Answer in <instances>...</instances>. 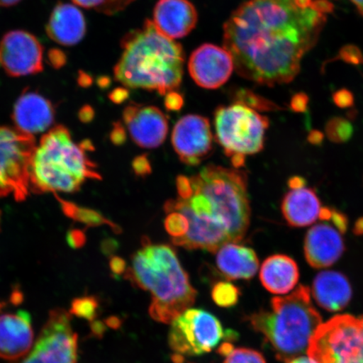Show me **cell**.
I'll return each instance as SVG.
<instances>
[{"label":"cell","instance_id":"cell-5","mask_svg":"<svg viewBox=\"0 0 363 363\" xmlns=\"http://www.w3.org/2000/svg\"><path fill=\"white\" fill-rule=\"evenodd\" d=\"M254 330L269 343L277 357L287 362L307 352L311 339L322 324L313 306L310 289L299 286L289 296L272 299L270 310L250 316Z\"/></svg>","mask_w":363,"mask_h":363},{"label":"cell","instance_id":"cell-36","mask_svg":"<svg viewBox=\"0 0 363 363\" xmlns=\"http://www.w3.org/2000/svg\"><path fill=\"white\" fill-rule=\"evenodd\" d=\"M333 101L340 108H350L353 106L354 97L350 91L342 89L334 94Z\"/></svg>","mask_w":363,"mask_h":363},{"label":"cell","instance_id":"cell-44","mask_svg":"<svg viewBox=\"0 0 363 363\" xmlns=\"http://www.w3.org/2000/svg\"><path fill=\"white\" fill-rule=\"evenodd\" d=\"M110 267L115 275L125 274L127 269L126 262L119 257H113L111 258Z\"/></svg>","mask_w":363,"mask_h":363},{"label":"cell","instance_id":"cell-24","mask_svg":"<svg viewBox=\"0 0 363 363\" xmlns=\"http://www.w3.org/2000/svg\"><path fill=\"white\" fill-rule=\"evenodd\" d=\"M298 278L297 263L286 255L267 257L261 267L262 284L272 294L280 295L291 291L296 286Z\"/></svg>","mask_w":363,"mask_h":363},{"label":"cell","instance_id":"cell-50","mask_svg":"<svg viewBox=\"0 0 363 363\" xmlns=\"http://www.w3.org/2000/svg\"><path fill=\"white\" fill-rule=\"evenodd\" d=\"M23 294L20 291V290H15L11 294V302L12 303H15V305H18L22 301Z\"/></svg>","mask_w":363,"mask_h":363},{"label":"cell","instance_id":"cell-9","mask_svg":"<svg viewBox=\"0 0 363 363\" xmlns=\"http://www.w3.org/2000/svg\"><path fill=\"white\" fill-rule=\"evenodd\" d=\"M35 148L33 135L0 126V198L13 195L17 201H25Z\"/></svg>","mask_w":363,"mask_h":363},{"label":"cell","instance_id":"cell-2","mask_svg":"<svg viewBox=\"0 0 363 363\" xmlns=\"http://www.w3.org/2000/svg\"><path fill=\"white\" fill-rule=\"evenodd\" d=\"M189 179L191 195L169 199L163 207L189 222L187 234L172 243L214 253L225 244L242 242L251 220L246 172L208 164Z\"/></svg>","mask_w":363,"mask_h":363},{"label":"cell","instance_id":"cell-26","mask_svg":"<svg viewBox=\"0 0 363 363\" xmlns=\"http://www.w3.org/2000/svg\"><path fill=\"white\" fill-rule=\"evenodd\" d=\"M235 103L242 104L243 106L252 108L254 111H275L281 110L276 104L260 96L252 91L248 89H239L233 94Z\"/></svg>","mask_w":363,"mask_h":363},{"label":"cell","instance_id":"cell-25","mask_svg":"<svg viewBox=\"0 0 363 363\" xmlns=\"http://www.w3.org/2000/svg\"><path fill=\"white\" fill-rule=\"evenodd\" d=\"M58 201L61 203L63 212L65 213L67 216L72 218V220L81 222V223L88 226L108 225L116 233H120L119 227L108 220L99 212L90 210V208L79 207L76 204L63 201L62 199H58Z\"/></svg>","mask_w":363,"mask_h":363},{"label":"cell","instance_id":"cell-53","mask_svg":"<svg viewBox=\"0 0 363 363\" xmlns=\"http://www.w3.org/2000/svg\"><path fill=\"white\" fill-rule=\"evenodd\" d=\"M354 233L357 235L363 234V218L357 220L355 227H354Z\"/></svg>","mask_w":363,"mask_h":363},{"label":"cell","instance_id":"cell-42","mask_svg":"<svg viewBox=\"0 0 363 363\" xmlns=\"http://www.w3.org/2000/svg\"><path fill=\"white\" fill-rule=\"evenodd\" d=\"M334 4L329 0H315L312 2L311 9L320 15L333 13L334 11Z\"/></svg>","mask_w":363,"mask_h":363},{"label":"cell","instance_id":"cell-46","mask_svg":"<svg viewBox=\"0 0 363 363\" xmlns=\"http://www.w3.org/2000/svg\"><path fill=\"white\" fill-rule=\"evenodd\" d=\"M77 6L86 9L96 8L97 10L106 0H72Z\"/></svg>","mask_w":363,"mask_h":363},{"label":"cell","instance_id":"cell-49","mask_svg":"<svg viewBox=\"0 0 363 363\" xmlns=\"http://www.w3.org/2000/svg\"><path fill=\"white\" fill-rule=\"evenodd\" d=\"M312 2V0H294L293 3L299 10H306L311 8Z\"/></svg>","mask_w":363,"mask_h":363},{"label":"cell","instance_id":"cell-1","mask_svg":"<svg viewBox=\"0 0 363 363\" xmlns=\"http://www.w3.org/2000/svg\"><path fill=\"white\" fill-rule=\"evenodd\" d=\"M325 20L312 9L299 10L291 0H248L224 26L225 48L243 78L271 87L287 84L298 74Z\"/></svg>","mask_w":363,"mask_h":363},{"label":"cell","instance_id":"cell-8","mask_svg":"<svg viewBox=\"0 0 363 363\" xmlns=\"http://www.w3.org/2000/svg\"><path fill=\"white\" fill-rule=\"evenodd\" d=\"M307 352L320 363H363V317L338 315L322 323Z\"/></svg>","mask_w":363,"mask_h":363},{"label":"cell","instance_id":"cell-20","mask_svg":"<svg viewBox=\"0 0 363 363\" xmlns=\"http://www.w3.org/2000/svg\"><path fill=\"white\" fill-rule=\"evenodd\" d=\"M45 30L53 42L71 47L83 40L87 26L79 9L60 2L54 7Z\"/></svg>","mask_w":363,"mask_h":363},{"label":"cell","instance_id":"cell-43","mask_svg":"<svg viewBox=\"0 0 363 363\" xmlns=\"http://www.w3.org/2000/svg\"><path fill=\"white\" fill-rule=\"evenodd\" d=\"M129 91L125 88H117L113 89L112 92L108 94V99L113 103L120 104L124 103L129 98Z\"/></svg>","mask_w":363,"mask_h":363},{"label":"cell","instance_id":"cell-23","mask_svg":"<svg viewBox=\"0 0 363 363\" xmlns=\"http://www.w3.org/2000/svg\"><path fill=\"white\" fill-rule=\"evenodd\" d=\"M318 305L325 311L335 312L348 305L352 288L346 277L335 271H324L315 277L312 288Z\"/></svg>","mask_w":363,"mask_h":363},{"label":"cell","instance_id":"cell-15","mask_svg":"<svg viewBox=\"0 0 363 363\" xmlns=\"http://www.w3.org/2000/svg\"><path fill=\"white\" fill-rule=\"evenodd\" d=\"M123 121L133 142L143 148H157L165 142L169 122L157 107L130 104L123 111Z\"/></svg>","mask_w":363,"mask_h":363},{"label":"cell","instance_id":"cell-47","mask_svg":"<svg viewBox=\"0 0 363 363\" xmlns=\"http://www.w3.org/2000/svg\"><path fill=\"white\" fill-rule=\"evenodd\" d=\"M79 84L81 87L88 88L93 83V79L91 77L85 74L84 72H79V79H78Z\"/></svg>","mask_w":363,"mask_h":363},{"label":"cell","instance_id":"cell-39","mask_svg":"<svg viewBox=\"0 0 363 363\" xmlns=\"http://www.w3.org/2000/svg\"><path fill=\"white\" fill-rule=\"evenodd\" d=\"M67 242L69 246L78 249L84 246L86 242L85 234L80 230H72L67 233Z\"/></svg>","mask_w":363,"mask_h":363},{"label":"cell","instance_id":"cell-37","mask_svg":"<svg viewBox=\"0 0 363 363\" xmlns=\"http://www.w3.org/2000/svg\"><path fill=\"white\" fill-rule=\"evenodd\" d=\"M48 57L50 65L52 67L56 68V69H59V68L65 66L67 61L66 53L57 48L50 50Z\"/></svg>","mask_w":363,"mask_h":363},{"label":"cell","instance_id":"cell-41","mask_svg":"<svg viewBox=\"0 0 363 363\" xmlns=\"http://www.w3.org/2000/svg\"><path fill=\"white\" fill-rule=\"evenodd\" d=\"M308 97L306 94L299 93L294 95L290 103V107L295 112H305L307 110Z\"/></svg>","mask_w":363,"mask_h":363},{"label":"cell","instance_id":"cell-55","mask_svg":"<svg viewBox=\"0 0 363 363\" xmlns=\"http://www.w3.org/2000/svg\"><path fill=\"white\" fill-rule=\"evenodd\" d=\"M4 306H6V303L0 302V312H1Z\"/></svg>","mask_w":363,"mask_h":363},{"label":"cell","instance_id":"cell-48","mask_svg":"<svg viewBox=\"0 0 363 363\" xmlns=\"http://www.w3.org/2000/svg\"><path fill=\"white\" fill-rule=\"evenodd\" d=\"M287 363H320L315 359L314 357L308 356H298L297 357L293 358V359L289 360Z\"/></svg>","mask_w":363,"mask_h":363},{"label":"cell","instance_id":"cell-33","mask_svg":"<svg viewBox=\"0 0 363 363\" xmlns=\"http://www.w3.org/2000/svg\"><path fill=\"white\" fill-rule=\"evenodd\" d=\"M134 0H106L98 9V11L106 13V15H113V13L124 10Z\"/></svg>","mask_w":363,"mask_h":363},{"label":"cell","instance_id":"cell-21","mask_svg":"<svg viewBox=\"0 0 363 363\" xmlns=\"http://www.w3.org/2000/svg\"><path fill=\"white\" fill-rule=\"evenodd\" d=\"M321 203L314 189L305 185L293 188L285 195L282 212L286 221L292 227H306L320 220Z\"/></svg>","mask_w":363,"mask_h":363},{"label":"cell","instance_id":"cell-17","mask_svg":"<svg viewBox=\"0 0 363 363\" xmlns=\"http://www.w3.org/2000/svg\"><path fill=\"white\" fill-rule=\"evenodd\" d=\"M55 107L43 95L26 89L13 106L16 129L28 135L43 133L55 120Z\"/></svg>","mask_w":363,"mask_h":363},{"label":"cell","instance_id":"cell-52","mask_svg":"<svg viewBox=\"0 0 363 363\" xmlns=\"http://www.w3.org/2000/svg\"><path fill=\"white\" fill-rule=\"evenodd\" d=\"M21 0H0V7H11L20 3Z\"/></svg>","mask_w":363,"mask_h":363},{"label":"cell","instance_id":"cell-28","mask_svg":"<svg viewBox=\"0 0 363 363\" xmlns=\"http://www.w3.org/2000/svg\"><path fill=\"white\" fill-rule=\"evenodd\" d=\"M99 303L94 296L77 298L72 303L70 314L89 320L91 323L98 315Z\"/></svg>","mask_w":363,"mask_h":363},{"label":"cell","instance_id":"cell-4","mask_svg":"<svg viewBox=\"0 0 363 363\" xmlns=\"http://www.w3.org/2000/svg\"><path fill=\"white\" fill-rule=\"evenodd\" d=\"M143 247L131 257L125 279L151 294L149 315L160 323L171 324L194 306L196 290L182 267L175 250L143 238Z\"/></svg>","mask_w":363,"mask_h":363},{"label":"cell","instance_id":"cell-31","mask_svg":"<svg viewBox=\"0 0 363 363\" xmlns=\"http://www.w3.org/2000/svg\"><path fill=\"white\" fill-rule=\"evenodd\" d=\"M224 363H266L260 352L249 348H235L225 357Z\"/></svg>","mask_w":363,"mask_h":363},{"label":"cell","instance_id":"cell-22","mask_svg":"<svg viewBox=\"0 0 363 363\" xmlns=\"http://www.w3.org/2000/svg\"><path fill=\"white\" fill-rule=\"evenodd\" d=\"M216 254L217 269L227 279H251L259 267L256 252L242 245L225 244Z\"/></svg>","mask_w":363,"mask_h":363},{"label":"cell","instance_id":"cell-13","mask_svg":"<svg viewBox=\"0 0 363 363\" xmlns=\"http://www.w3.org/2000/svg\"><path fill=\"white\" fill-rule=\"evenodd\" d=\"M172 144L182 162L198 166L213 150L210 121L198 115L182 117L172 133Z\"/></svg>","mask_w":363,"mask_h":363},{"label":"cell","instance_id":"cell-40","mask_svg":"<svg viewBox=\"0 0 363 363\" xmlns=\"http://www.w3.org/2000/svg\"><path fill=\"white\" fill-rule=\"evenodd\" d=\"M331 221L333 225L337 227V228L342 233V234L346 233L348 225V221L347 217L345 216L342 213H340L337 211L333 210L331 208L330 219L328 221Z\"/></svg>","mask_w":363,"mask_h":363},{"label":"cell","instance_id":"cell-38","mask_svg":"<svg viewBox=\"0 0 363 363\" xmlns=\"http://www.w3.org/2000/svg\"><path fill=\"white\" fill-rule=\"evenodd\" d=\"M110 138L112 143L116 145V146H121L126 142V131L121 122H116L113 124Z\"/></svg>","mask_w":363,"mask_h":363},{"label":"cell","instance_id":"cell-16","mask_svg":"<svg viewBox=\"0 0 363 363\" xmlns=\"http://www.w3.org/2000/svg\"><path fill=\"white\" fill-rule=\"evenodd\" d=\"M344 251L342 233L335 225L323 221L308 230L303 252L308 264L315 269H325L333 265Z\"/></svg>","mask_w":363,"mask_h":363},{"label":"cell","instance_id":"cell-19","mask_svg":"<svg viewBox=\"0 0 363 363\" xmlns=\"http://www.w3.org/2000/svg\"><path fill=\"white\" fill-rule=\"evenodd\" d=\"M196 9L189 0H158L153 12V23L167 38L179 39L196 26Z\"/></svg>","mask_w":363,"mask_h":363},{"label":"cell","instance_id":"cell-14","mask_svg":"<svg viewBox=\"0 0 363 363\" xmlns=\"http://www.w3.org/2000/svg\"><path fill=\"white\" fill-rule=\"evenodd\" d=\"M233 56L224 48L203 44L192 53L189 71L199 87L216 89L230 79L234 69Z\"/></svg>","mask_w":363,"mask_h":363},{"label":"cell","instance_id":"cell-54","mask_svg":"<svg viewBox=\"0 0 363 363\" xmlns=\"http://www.w3.org/2000/svg\"><path fill=\"white\" fill-rule=\"evenodd\" d=\"M352 1L354 4H355L358 11H359L363 17V0H352Z\"/></svg>","mask_w":363,"mask_h":363},{"label":"cell","instance_id":"cell-12","mask_svg":"<svg viewBox=\"0 0 363 363\" xmlns=\"http://www.w3.org/2000/svg\"><path fill=\"white\" fill-rule=\"evenodd\" d=\"M0 65L11 77L40 74L43 71V45L27 31H10L0 43Z\"/></svg>","mask_w":363,"mask_h":363},{"label":"cell","instance_id":"cell-3","mask_svg":"<svg viewBox=\"0 0 363 363\" xmlns=\"http://www.w3.org/2000/svg\"><path fill=\"white\" fill-rule=\"evenodd\" d=\"M115 78L125 87L157 91L166 95L179 89L183 79L184 52L182 45L159 31L147 20L142 29L126 35Z\"/></svg>","mask_w":363,"mask_h":363},{"label":"cell","instance_id":"cell-30","mask_svg":"<svg viewBox=\"0 0 363 363\" xmlns=\"http://www.w3.org/2000/svg\"><path fill=\"white\" fill-rule=\"evenodd\" d=\"M326 134L329 139L334 143L347 142L352 135V126L347 120L342 118H334L326 125Z\"/></svg>","mask_w":363,"mask_h":363},{"label":"cell","instance_id":"cell-11","mask_svg":"<svg viewBox=\"0 0 363 363\" xmlns=\"http://www.w3.org/2000/svg\"><path fill=\"white\" fill-rule=\"evenodd\" d=\"M78 348V335L72 330L70 313L55 308L50 311L33 350L20 363H77Z\"/></svg>","mask_w":363,"mask_h":363},{"label":"cell","instance_id":"cell-18","mask_svg":"<svg viewBox=\"0 0 363 363\" xmlns=\"http://www.w3.org/2000/svg\"><path fill=\"white\" fill-rule=\"evenodd\" d=\"M34 333L28 312L0 316V357L16 361L33 347Z\"/></svg>","mask_w":363,"mask_h":363},{"label":"cell","instance_id":"cell-34","mask_svg":"<svg viewBox=\"0 0 363 363\" xmlns=\"http://www.w3.org/2000/svg\"><path fill=\"white\" fill-rule=\"evenodd\" d=\"M133 169L136 176L147 177L152 174V166L147 155L136 157L133 162Z\"/></svg>","mask_w":363,"mask_h":363},{"label":"cell","instance_id":"cell-51","mask_svg":"<svg viewBox=\"0 0 363 363\" xmlns=\"http://www.w3.org/2000/svg\"><path fill=\"white\" fill-rule=\"evenodd\" d=\"M111 79L108 77H101L98 79V84L102 89L108 88L111 85Z\"/></svg>","mask_w":363,"mask_h":363},{"label":"cell","instance_id":"cell-10","mask_svg":"<svg viewBox=\"0 0 363 363\" xmlns=\"http://www.w3.org/2000/svg\"><path fill=\"white\" fill-rule=\"evenodd\" d=\"M225 337L214 315L201 308H189L172 322L169 344L180 355L201 356L211 352Z\"/></svg>","mask_w":363,"mask_h":363},{"label":"cell","instance_id":"cell-35","mask_svg":"<svg viewBox=\"0 0 363 363\" xmlns=\"http://www.w3.org/2000/svg\"><path fill=\"white\" fill-rule=\"evenodd\" d=\"M184 99L183 95L175 91L167 93L164 99V106L169 111H179L183 108Z\"/></svg>","mask_w":363,"mask_h":363},{"label":"cell","instance_id":"cell-6","mask_svg":"<svg viewBox=\"0 0 363 363\" xmlns=\"http://www.w3.org/2000/svg\"><path fill=\"white\" fill-rule=\"evenodd\" d=\"M96 166L67 127L58 125L45 135L30 167V185L35 193L78 191L88 179L101 180Z\"/></svg>","mask_w":363,"mask_h":363},{"label":"cell","instance_id":"cell-32","mask_svg":"<svg viewBox=\"0 0 363 363\" xmlns=\"http://www.w3.org/2000/svg\"><path fill=\"white\" fill-rule=\"evenodd\" d=\"M337 59L352 65H363V54L353 45H345L340 49Z\"/></svg>","mask_w":363,"mask_h":363},{"label":"cell","instance_id":"cell-7","mask_svg":"<svg viewBox=\"0 0 363 363\" xmlns=\"http://www.w3.org/2000/svg\"><path fill=\"white\" fill-rule=\"evenodd\" d=\"M214 124L217 143L234 169H242L247 156L264 147L269 120L251 108L238 103L219 106L215 112Z\"/></svg>","mask_w":363,"mask_h":363},{"label":"cell","instance_id":"cell-45","mask_svg":"<svg viewBox=\"0 0 363 363\" xmlns=\"http://www.w3.org/2000/svg\"><path fill=\"white\" fill-rule=\"evenodd\" d=\"M79 120L84 123H89L94 120V111L90 106H84L80 108L79 113Z\"/></svg>","mask_w":363,"mask_h":363},{"label":"cell","instance_id":"cell-29","mask_svg":"<svg viewBox=\"0 0 363 363\" xmlns=\"http://www.w3.org/2000/svg\"><path fill=\"white\" fill-rule=\"evenodd\" d=\"M164 226L172 242L183 238L188 233L189 222L186 217L176 211L166 213Z\"/></svg>","mask_w":363,"mask_h":363},{"label":"cell","instance_id":"cell-27","mask_svg":"<svg viewBox=\"0 0 363 363\" xmlns=\"http://www.w3.org/2000/svg\"><path fill=\"white\" fill-rule=\"evenodd\" d=\"M240 292L237 286L229 282H219L212 289L211 296L218 306L230 308L237 305Z\"/></svg>","mask_w":363,"mask_h":363}]
</instances>
